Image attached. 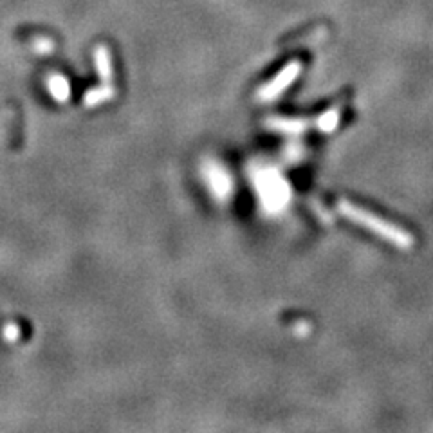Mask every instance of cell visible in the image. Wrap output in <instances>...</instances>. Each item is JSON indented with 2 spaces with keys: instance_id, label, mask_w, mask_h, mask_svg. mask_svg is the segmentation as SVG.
<instances>
[{
  "instance_id": "6da1fadb",
  "label": "cell",
  "mask_w": 433,
  "mask_h": 433,
  "mask_svg": "<svg viewBox=\"0 0 433 433\" xmlns=\"http://www.w3.org/2000/svg\"><path fill=\"white\" fill-rule=\"evenodd\" d=\"M337 209H340V213H342L343 216H347L349 221L363 226V228L370 229L372 233L379 235V237L392 242V244H396L399 250H410V247L413 246V237L406 231V229L397 228V226H394L392 222L379 219V216L374 215V213L367 212V209L363 208H358V206L349 202V200H340Z\"/></svg>"
},
{
  "instance_id": "7a4b0ae2",
  "label": "cell",
  "mask_w": 433,
  "mask_h": 433,
  "mask_svg": "<svg viewBox=\"0 0 433 433\" xmlns=\"http://www.w3.org/2000/svg\"><path fill=\"white\" fill-rule=\"evenodd\" d=\"M298 72H300V63L295 62V63H289L285 69H283L282 72H280L278 76H276L273 82H271L269 85L266 87V91H264L262 96L264 98H273V96H278L280 92L283 91L285 87H289V85L292 84V79L298 76Z\"/></svg>"
},
{
  "instance_id": "3957f363",
  "label": "cell",
  "mask_w": 433,
  "mask_h": 433,
  "mask_svg": "<svg viewBox=\"0 0 433 433\" xmlns=\"http://www.w3.org/2000/svg\"><path fill=\"white\" fill-rule=\"evenodd\" d=\"M336 123H337V114L336 112L325 114V117H321V121H320L321 129H323L325 132H330V130L336 127Z\"/></svg>"
}]
</instances>
